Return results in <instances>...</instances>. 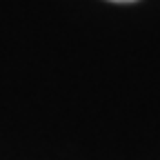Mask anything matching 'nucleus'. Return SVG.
Here are the masks:
<instances>
[{
  "instance_id": "f257e3e1",
  "label": "nucleus",
  "mask_w": 160,
  "mask_h": 160,
  "mask_svg": "<svg viewBox=\"0 0 160 160\" xmlns=\"http://www.w3.org/2000/svg\"><path fill=\"white\" fill-rule=\"evenodd\" d=\"M111 2H133V0H111Z\"/></svg>"
}]
</instances>
